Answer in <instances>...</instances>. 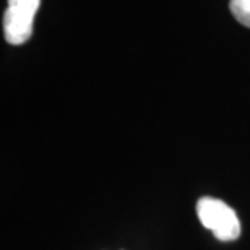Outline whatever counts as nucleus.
I'll list each match as a JSON object with an SVG mask.
<instances>
[{
    "label": "nucleus",
    "mask_w": 250,
    "mask_h": 250,
    "mask_svg": "<svg viewBox=\"0 0 250 250\" xmlns=\"http://www.w3.org/2000/svg\"><path fill=\"white\" fill-rule=\"evenodd\" d=\"M41 0H8V8L3 15V33L8 44H24L33 34L34 13Z\"/></svg>",
    "instance_id": "obj_2"
},
{
    "label": "nucleus",
    "mask_w": 250,
    "mask_h": 250,
    "mask_svg": "<svg viewBox=\"0 0 250 250\" xmlns=\"http://www.w3.org/2000/svg\"><path fill=\"white\" fill-rule=\"evenodd\" d=\"M197 214L200 223L209 229L219 241H236L241 236V221L236 211L221 200L211 197L200 198L197 203Z\"/></svg>",
    "instance_id": "obj_1"
},
{
    "label": "nucleus",
    "mask_w": 250,
    "mask_h": 250,
    "mask_svg": "<svg viewBox=\"0 0 250 250\" xmlns=\"http://www.w3.org/2000/svg\"><path fill=\"white\" fill-rule=\"evenodd\" d=\"M229 8L239 23L250 28V0H231Z\"/></svg>",
    "instance_id": "obj_3"
}]
</instances>
